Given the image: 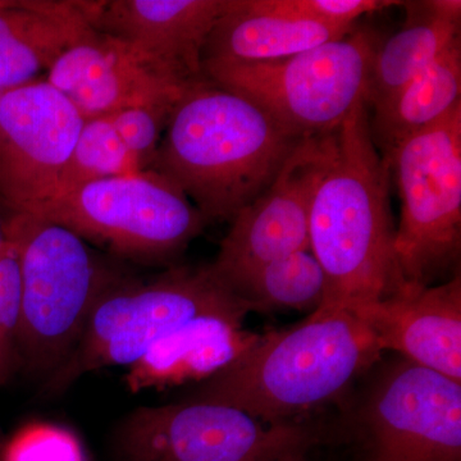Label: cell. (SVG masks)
I'll use <instances>...</instances> for the list:
<instances>
[{"label": "cell", "mask_w": 461, "mask_h": 461, "mask_svg": "<svg viewBox=\"0 0 461 461\" xmlns=\"http://www.w3.org/2000/svg\"><path fill=\"white\" fill-rule=\"evenodd\" d=\"M304 138L203 75L173 105L149 169L173 182L206 222H232Z\"/></svg>", "instance_id": "1"}, {"label": "cell", "mask_w": 461, "mask_h": 461, "mask_svg": "<svg viewBox=\"0 0 461 461\" xmlns=\"http://www.w3.org/2000/svg\"><path fill=\"white\" fill-rule=\"evenodd\" d=\"M91 2L0 0V91L32 83L81 41Z\"/></svg>", "instance_id": "17"}, {"label": "cell", "mask_w": 461, "mask_h": 461, "mask_svg": "<svg viewBox=\"0 0 461 461\" xmlns=\"http://www.w3.org/2000/svg\"><path fill=\"white\" fill-rule=\"evenodd\" d=\"M250 312L211 264L176 267L147 282L126 277L99 300L80 342L45 386L48 393H62L96 369L130 368L158 339L203 315L244 321Z\"/></svg>", "instance_id": "5"}, {"label": "cell", "mask_w": 461, "mask_h": 461, "mask_svg": "<svg viewBox=\"0 0 461 461\" xmlns=\"http://www.w3.org/2000/svg\"><path fill=\"white\" fill-rule=\"evenodd\" d=\"M399 194L393 251L403 285H429L461 247V104L384 157Z\"/></svg>", "instance_id": "8"}, {"label": "cell", "mask_w": 461, "mask_h": 461, "mask_svg": "<svg viewBox=\"0 0 461 461\" xmlns=\"http://www.w3.org/2000/svg\"><path fill=\"white\" fill-rule=\"evenodd\" d=\"M461 39L384 104L373 108L369 126L384 158L396 145L429 129L461 104Z\"/></svg>", "instance_id": "20"}, {"label": "cell", "mask_w": 461, "mask_h": 461, "mask_svg": "<svg viewBox=\"0 0 461 461\" xmlns=\"http://www.w3.org/2000/svg\"><path fill=\"white\" fill-rule=\"evenodd\" d=\"M11 212L38 215L87 244L147 264L177 257L208 224L189 198L153 169L91 182Z\"/></svg>", "instance_id": "6"}, {"label": "cell", "mask_w": 461, "mask_h": 461, "mask_svg": "<svg viewBox=\"0 0 461 461\" xmlns=\"http://www.w3.org/2000/svg\"><path fill=\"white\" fill-rule=\"evenodd\" d=\"M251 312L317 311L326 297V277L311 250L264 264L232 288Z\"/></svg>", "instance_id": "21"}, {"label": "cell", "mask_w": 461, "mask_h": 461, "mask_svg": "<svg viewBox=\"0 0 461 461\" xmlns=\"http://www.w3.org/2000/svg\"><path fill=\"white\" fill-rule=\"evenodd\" d=\"M402 5L408 18L402 30L384 44L379 42L373 57L368 108L387 102L460 39V0L405 2Z\"/></svg>", "instance_id": "19"}, {"label": "cell", "mask_w": 461, "mask_h": 461, "mask_svg": "<svg viewBox=\"0 0 461 461\" xmlns=\"http://www.w3.org/2000/svg\"><path fill=\"white\" fill-rule=\"evenodd\" d=\"M291 7L327 25L354 27L364 14L384 11L402 2L387 0H288Z\"/></svg>", "instance_id": "26"}, {"label": "cell", "mask_w": 461, "mask_h": 461, "mask_svg": "<svg viewBox=\"0 0 461 461\" xmlns=\"http://www.w3.org/2000/svg\"><path fill=\"white\" fill-rule=\"evenodd\" d=\"M3 461H84L77 438L50 424H32L9 441Z\"/></svg>", "instance_id": "24"}, {"label": "cell", "mask_w": 461, "mask_h": 461, "mask_svg": "<svg viewBox=\"0 0 461 461\" xmlns=\"http://www.w3.org/2000/svg\"><path fill=\"white\" fill-rule=\"evenodd\" d=\"M5 241V238H3L2 226H0V245Z\"/></svg>", "instance_id": "28"}, {"label": "cell", "mask_w": 461, "mask_h": 461, "mask_svg": "<svg viewBox=\"0 0 461 461\" xmlns=\"http://www.w3.org/2000/svg\"><path fill=\"white\" fill-rule=\"evenodd\" d=\"M226 0H91L90 25L185 81L203 76L206 38Z\"/></svg>", "instance_id": "15"}, {"label": "cell", "mask_w": 461, "mask_h": 461, "mask_svg": "<svg viewBox=\"0 0 461 461\" xmlns=\"http://www.w3.org/2000/svg\"><path fill=\"white\" fill-rule=\"evenodd\" d=\"M140 171L107 117L86 120L60 175L53 198L91 182Z\"/></svg>", "instance_id": "22"}, {"label": "cell", "mask_w": 461, "mask_h": 461, "mask_svg": "<svg viewBox=\"0 0 461 461\" xmlns=\"http://www.w3.org/2000/svg\"><path fill=\"white\" fill-rule=\"evenodd\" d=\"M21 318V272L14 244L0 245V381L5 377L9 351L16 339Z\"/></svg>", "instance_id": "25"}, {"label": "cell", "mask_w": 461, "mask_h": 461, "mask_svg": "<svg viewBox=\"0 0 461 461\" xmlns=\"http://www.w3.org/2000/svg\"><path fill=\"white\" fill-rule=\"evenodd\" d=\"M381 353L353 312L321 306L290 329L260 336L186 400L232 406L272 426L287 424L344 393Z\"/></svg>", "instance_id": "3"}, {"label": "cell", "mask_w": 461, "mask_h": 461, "mask_svg": "<svg viewBox=\"0 0 461 461\" xmlns=\"http://www.w3.org/2000/svg\"><path fill=\"white\" fill-rule=\"evenodd\" d=\"M330 135L303 139L272 184L233 218L211 263L230 290L264 264L309 250V211L329 157Z\"/></svg>", "instance_id": "12"}, {"label": "cell", "mask_w": 461, "mask_h": 461, "mask_svg": "<svg viewBox=\"0 0 461 461\" xmlns=\"http://www.w3.org/2000/svg\"><path fill=\"white\" fill-rule=\"evenodd\" d=\"M377 36L357 29L295 56L251 65H203L212 83L256 103L302 136L338 130L366 103Z\"/></svg>", "instance_id": "7"}, {"label": "cell", "mask_w": 461, "mask_h": 461, "mask_svg": "<svg viewBox=\"0 0 461 461\" xmlns=\"http://www.w3.org/2000/svg\"><path fill=\"white\" fill-rule=\"evenodd\" d=\"M0 226L20 262L16 339L30 368L50 375L80 342L102 296L127 276L80 236L38 215L11 212Z\"/></svg>", "instance_id": "4"}, {"label": "cell", "mask_w": 461, "mask_h": 461, "mask_svg": "<svg viewBox=\"0 0 461 461\" xmlns=\"http://www.w3.org/2000/svg\"><path fill=\"white\" fill-rule=\"evenodd\" d=\"M84 120L47 80L5 91L0 100V199L21 211L53 198Z\"/></svg>", "instance_id": "11"}, {"label": "cell", "mask_w": 461, "mask_h": 461, "mask_svg": "<svg viewBox=\"0 0 461 461\" xmlns=\"http://www.w3.org/2000/svg\"><path fill=\"white\" fill-rule=\"evenodd\" d=\"M391 177L360 103L330 135L309 211V250L326 277L321 306L348 311L403 286L397 271Z\"/></svg>", "instance_id": "2"}, {"label": "cell", "mask_w": 461, "mask_h": 461, "mask_svg": "<svg viewBox=\"0 0 461 461\" xmlns=\"http://www.w3.org/2000/svg\"><path fill=\"white\" fill-rule=\"evenodd\" d=\"M45 80L72 103L84 121L124 108L177 102L191 83L127 42L94 29L58 57Z\"/></svg>", "instance_id": "13"}, {"label": "cell", "mask_w": 461, "mask_h": 461, "mask_svg": "<svg viewBox=\"0 0 461 461\" xmlns=\"http://www.w3.org/2000/svg\"><path fill=\"white\" fill-rule=\"evenodd\" d=\"M372 461H460L461 382L405 360L366 403Z\"/></svg>", "instance_id": "10"}, {"label": "cell", "mask_w": 461, "mask_h": 461, "mask_svg": "<svg viewBox=\"0 0 461 461\" xmlns=\"http://www.w3.org/2000/svg\"><path fill=\"white\" fill-rule=\"evenodd\" d=\"M353 312L379 348L461 382V280L403 285L396 293Z\"/></svg>", "instance_id": "14"}, {"label": "cell", "mask_w": 461, "mask_h": 461, "mask_svg": "<svg viewBox=\"0 0 461 461\" xmlns=\"http://www.w3.org/2000/svg\"><path fill=\"white\" fill-rule=\"evenodd\" d=\"M244 321L209 314L167 333L130 366L132 393L206 381L248 351L260 335L242 329Z\"/></svg>", "instance_id": "18"}, {"label": "cell", "mask_w": 461, "mask_h": 461, "mask_svg": "<svg viewBox=\"0 0 461 461\" xmlns=\"http://www.w3.org/2000/svg\"><path fill=\"white\" fill-rule=\"evenodd\" d=\"M5 91H0V100H2L3 94H5Z\"/></svg>", "instance_id": "29"}, {"label": "cell", "mask_w": 461, "mask_h": 461, "mask_svg": "<svg viewBox=\"0 0 461 461\" xmlns=\"http://www.w3.org/2000/svg\"><path fill=\"white\" fill-rule=\"evenodd\" d=\"M300 455H293V456L284 457V459L276 460V461H297V457H299Z\"/></svg>", "instance_id": "27"}, {"label": "cell", "mask_w": 461, "mask_h": 461, "mask_svg": "<svg viewBox=\"0 0 461 461\" xmlns=\"http://www.w3.org/2000/svg\"><path fill=\"white\" fill-rule=\"evenodd\" d=\"M309 442L299 427H263L232 406L185 400L126 417L115 430L113 461H276Z\"/></svg>", "instance_id": "9"}, {"label": "cell", "mask_w": 461, "mask_h": 461, "mask_svg": "<svg viewBox=\"0 0 461 461\" xmlns=\"http://www.w3.org/2000/svg\"><path fill=\"white\" fill-rule=\"evenodd\" d=\"M354 30L306 17L288 0H226L206 38L202 66L275 62Z\"/></svg>", "instance_id": "16"}, {"label": "cell", "mask_w": 461, "mask_h": 461, "mask_svg": "<svg viewBox=\"0 0 461 461\" xmlns=\"http://www.w3.org/2000/svg\"><path fill=\"white\" fill-rule=\"evenodd\" d=\"M175 103L138 105L107 115L118 138L141 171L150 168L156 159Z\"/></svg>", "instance_id": "23"}]
</instances>
